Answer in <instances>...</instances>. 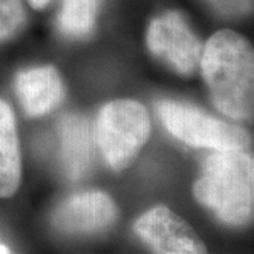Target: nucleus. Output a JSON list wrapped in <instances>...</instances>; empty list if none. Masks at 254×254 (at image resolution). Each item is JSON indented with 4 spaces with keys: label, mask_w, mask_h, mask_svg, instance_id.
Instances as JSON below:
<instances>
[{
    "label": "nucleus",
    "mask_w": 254,
    "mask_h": 254,
    "mask_svg": "<svg viewBox=\"0 0 254 254\" xmlns=\"http://www.w3.org/2000/svg\"><path fill=\"white\" fill-rule=\"evenodd\" d=\"M0 253H9V249L6 246L0 245Z\"/></svg>",
    "instance_id": "15"
},
{
    "label": "nucleus",
    "mask_w": 254,
    "mask_h": 254,
    "mask_svg": "<svg viewBox=\"0 0 254 254\" xmlns=\"http://www.w3.org/2000/svg\"><path fill=\"white\" fill-rule=\"evenodd\" d=\"M61 151L66 175L78 180L86 173L92 154L91 128L88 120L79 115H66L60 123Z\"/></svg>",
    "instance_id": "9"
},
{
    "label": "nucleus",
    "mask_w": 254,
    "mask_h": 254,
    "mask_svg": "<svg viewBox=\"0 0 254 254\" xmlns=\"http://www.w3.org/2000/svg\"><path fill=\"white\" fill-rule=\"evenodd\" d=\"M21 177L16 120L10 106L0 99V198H9Z\"/></svg>",
    "instance_id": "10"
},
{
    "label": "nucleus",
    "mask_w": 254,
    "mask_h": 254,
    "mask_svg": "<svg viewBox=\"0 0 254 254\" xmlns=\"http://www.w3.org/2000/svg\"><path fill=\"white\" fill-rule=\"evenodd\" d=\"M100 0H63L60 27L71 37H85L93 27Z\"/></svg>",
    "instance_id": "11"
},
{
    "label": "nucleus",
    "mask_w": 254,
    "mask_h": 254,
    "mask_svg": "<svg viewBox=\"0 0 254 254\" xmlns=\"http://www.w3.org/2000/svg\"><path fill=\"white\" fill-rule=\"evenodd\" d=\"M200 65L215 106L229 118H250L254 58L247 40L232 30H220L209 38L200 54Z\"/></svg>",
    "instance_id": "1"
},
{
    "label": "nucleus",
    "mask_w": 254,
    "mask_h": 254,
    "mask_svg": "<svg viewBox=\"0 0 254 254\" xmlns=\"http://www.w3.org/2000/svg\"><path fill=\"white\" fill-rule=\"evenodd\" d=\"M16 89L21 106L30 116L46 115L63 98V85L54 66H38L20 72Z\"/></svg>",
    "instance_id": "8"
},
{
    "label": "nucleus",
    "mask_w": 254,
    "mask_h": 254,
    "mask_svg": "<svg viewBox=\"0 0 254 254\" xmlns=\"http://www.w3.org/2000/svg\"><path fill=\"white\" fill-rule=\"evenodd\" d=\"M134 230L157 253H206L195 230L165 206H157L144 213L136 222Z\"/></svg>",
    "instance_id": "6"
},
{
    "label": "nucleus",
    "mask_w": 254,
    "mask_h": 254,
    "mask_svg": "<svg viewBox=\"0 0 254 254\" xmlns=\"http://www.w3.org/2000/svg\"><path fill=\"white\" fill-rule=\"evenodd\" d=\"M157 113L174 136L193 147L245 150L250 143L243 128L222 122L187 103L161 100L157 103Z\"/></svg>",
    "instance_id": "4"
},
{
    "label": "nucleus",
    "mask_w": 254,
    "mask_h": 254,
    "mask_svg": "<svg viewBox=\"0 0 254 254\" xmlns=\"http://www.w3.org/2000/svg\"><path fill=\"white\" fill-rule=\"evenodd\" d=\"M24 17L20 0H0V41L17 33L24 23Z\"/></svg>",
    "instance_id": "12"
},
{
    "label": "nucleus",
    "mask_w": 254,
    "mask_h": 254,
    "mask_svg": "<svg viewBox=\"0 0 254 254\" xmlns=\"http://www.w3.org/2000/svg\"><path fill=\"white\" fill-rule=\"evenodd\" d=\"M48 1L50 0H28V3L31 4V7L37 10L44 9L47 4H48Z\"/></svg>",
    "instance_id": "14"
},
{
    "label": "nucleus",
    "mask_w": 254,
    "mask_h": 254,
    "mask_svg": "<svg viewBox=\"0 0 254 254\" xmlns=\"http://www.w3.org/2000/svg\"><path fill=\"white\" fill-rule=\"evenodd\" d=\"M147 46L153 54L184 75H190L200 61L199 40L175 11L153 20L147 31Z\"/></svg>",
    "instance_id": "5"
},
{
    "label": "nucleus",
    "mask_w": 254,
    "mask_h": 254,
    "mask_svg": "<svg viewBox=\"0 0 254 254\" xmlns=\"http://www.w3.org/2000/svg\"><path fill=\"white\" fill-rule=\"evenodd\" d=\"M116 218V208L103 192L73 195L55 209L53 223L66 233H91L109 226Z\"/></svg>",
    "instance_id": "7"
},
{
    "label": "nucleus",
    "mask_w": 254,
    "mask_h": 254,
    "mask_svg": "<svg viewBox=\"0 0 254 254\" xmlns=\"http://www.w3.org/2000/svg\"><path fill=\"white\" fill-rule=\"evenodd\" d=\"M215 7L229 16L247 14L253 9V0H209Z\"/></svg>",
    "instance_id": "13"
},
{
    "label": "nucleus",
    "mask_w": 254,
    "mask_h": 254,
    "mask_svg": "<svg viewBox=\"0 0 254 254\" xmlns=\"http://www.w3.org/2000/svg\"><path fill=\"white\" fill-rule=\"evenodd\" d=\"M150 134V118L136 100H113L99 113L96 137L106 163L125 170L143 148Z\"/></svg>",
    "instance_id": "3"
},
{
    "label": "nucleus",
    "mask_w": 254,
    "mask_h": 254,
    "mask_svg": "<svg viewBox=\"0 0 254 254\" xmlns=\"http://www.w3.org/2000/svg\"><path fill=\"white\" fill-rule=\"evenodd\" d=\"M193 195L229 225H245L253 216L254 163L245 150H215L203 164Z\"/></svg>",
    "instance_id": "2"
}]
</instances>
